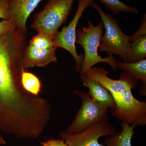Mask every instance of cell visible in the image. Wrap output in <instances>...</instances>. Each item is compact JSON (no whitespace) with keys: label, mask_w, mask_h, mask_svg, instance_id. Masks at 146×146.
Wrapping results in <instances>:
<instances>
[{"label":"cell","mask_w":146,"mask_h":146,"mask_svg":"<svg viewBox=\"0 0 146 146\" xmlns=\"http://www.w3.org/2000/svg\"><path fill=\"white\" fill-rule=\"evenodd\" d=\"M27 34L16 28L0 34V130H20L35 121L44 99L26 91L21 83Z\"/></svg>","instance_id":"cell-1"},{"label":"cell","mask_w":146,"mask_h":146,"mask_svg":"<svg viewBox=\"0 0 146 146\" xmlns=\"http://www.w3.org/2000/svg\"><path fill=\"white\" fill-rule=\"evenodd\" d=\"M109 74L104 68L93 67L85 76L96 80L110 92L115 104L111 115L121 124L134 127L145 126L146 102L136 99L131 92V89L137 87L139 80L125 72L118 80L110 78Z\"/></svg>","instance_id":"cell-2"},{"label":"cell","mask_w":146,"mask_h":146,"mask_svg":"<svg viewBox=\"0 0 146 146\" xmlns=\"http://www.w3.org/2000/svg\"><path fill=\"white\" fill-rule=\"evenodd\" d=\"M88 24V27L78 29L76 31V44L81 46L84 50L83 63L79 72L80 77L85 76L97 63H107L113 70H117V61L115 58L111 56L102 58L98 53L103 29L104 28L102 22H100L97 25L95 26L91 21H89Z\"/></svg>","instance_id":"cell-3"},{"label":"cell","mask_w":146,"mask_h":146,"mask_svg":"<svg viewBox=\"0 0 146 146\" xmlns=\"http://www.w3.org/2000/svg\"><path fill=\"white\" fill-rule=\"evenodd\" d=\"M91 6L99 13L106 30L105 33L100 40V51L105 52L111 56L113 54L118 56L122 62L127 63L130 52V35L124 34L117 20L105 13L98 3L94 1Z\"/></svg>","instance_id":"cell-4"},{"label":"cell","mask_w":146,"mask_h":146,"mask_svg":"<svg viewBox=\"0 0 146 146\" xmlns=\"http://www.w3.org/2000/svg\"><path fill=\"white\" fill-rule=\"evenodd\" d=\"M75 0H48L41 11L35 15L31 27L54 39L60 27L68 19Z\"/></svg>","instance_id":"cell-5"},{"label":"cell","mask_w":146,"mask_h":146,"mask_svg":"<svg viewBox=\"0 0 146 146\" xmlns=\"http://www.w3.org/2000/svg\"><path fill=\"white\" fill-rule=\"evenodd\" d=\"M73 94L80 98L81 106L65 133H76L108 119V110L92 99L88 93L76 89Z\"/></svg>","instance_id":"cell-6"},{"label":"cell","mask_w":146,"mask_h":146,"mask_svg":"<svg viewBox=\"0 0 146 146\" xmlns=\"http://www.w3.org/2000/svg\"><path fill=\"white\" fill-rule=\"evenodd\" d=\"M94 0H79L78 7L74 16L68 26L63 27L61 31L55 35L53 42L57 48H60L68 51L75 60V69L77 72L81 70L84 58L82 54L78 55L76 47V27L82 16L84 11L91 6Z\"/></svg>","instance_id":"cell-7"},{"label":"cell","mask_w":146,"mask_h":146,"mask_svg":"<svg viewBox=\"0 0 146 146\" xmlns=\"http://www.w3.org/2000/svg\"><path fill=\"white\" fill-rule=\"evenodd\" d=\"M117 132L116 128L108 120L102 121L76 133L62 131L59 134L68 146H105L99 140L102 137L113 135Z\"/></svg>","instance_id":"cell-8"},{"label":"cell","mask_w":146,"mask_h":146,"mask_svg":"<svg viewBox=\"0 0 146 146\" xmlns=\"http://www.w3.org/2000/svg\"><path fill=\"white\" fill-rule=\"evenodd\" d=\"M10 20L14 22L16 29L27 34L26 23L31 13L42 0H8Z\"/></svg>","instance_id":"cell-9"},{"label":"cell","mask_w":146,"mask_h":146,"mask_svg":"<svg viewBox=\"0 0 146 146\" xmlns=\"http://www.w3.org/2000/svg\"><path fill=\"white\" fill-rule=\"evenodd\" d=\"M58 48L53 47L44 49L34 48L29 45L24 52L23 64L24 70L33 67H46L51 63L57 61L56 50Z\"/></svg>","instance_id":"cell-10"},{"label":"cell","mask_w":146,"mask_h":146,"mask_svg":"<svg viewBox=\"0 0 146 146\" xmlns=\"http://www.w3.org/2000/svg\"><path fill=\"white\" fill-rule=\"evenodd\" d=\"M84 86L89 89L88 92L92 99L108 109L115 107V101L111 94L104 86L93 79L84 76L80 77Z\"/></svg>","instance_id":"cell-11"},{"label":"cell","mask_w":146,"mask_h":146,"mask_svg":"<svg viewBox=\"0 0 146 146\" xmlns=\"http://www.w3.org/2000/svg\"><path fill=\"white\" fill-rule=\"evenodd\" d=\"M121 131L106 137L104 143L105 146H132L131 139L135 127L127 124H121Z\"/></svg>","instance_id":"cell-12"},{"label":"cell","mask_w":146,"mask_h":146,"mask_svg":"<svg viewBox=\"0 0 146 146\" xmlns=\"http://www.w3.org/2000/svg\"><path fill=\"white\" fill-rule=\"evenodd\" d=\"M117 68L127 73L137 80H141L143 85H146V59L135 63L117 62Z\"/></svg>","instance_id":"cell-13"},{"label":"cell","mask_w":146,"mask_h":146,"mask_svg":"<svg viewBox=\"0 0 146 146\" xmlns=\"http://www.w3.org/2000/svg\"><path fill=\"white\" fill-rule=\"evenodd\" d=\"M146 57V35L139 36L131 42L127 63L139 62Z\"/></svg>","instance_id":"cell-14"},{"label":"cell","mask_w":146,"mask_h":146,"mask_svg":"<svg viewBox=\"0 0 146 146\" xmlns=\"http://www.w3.org/2000/svg\"><path fill=\"white\" fill-rule=\"evenodd\" d=\"M21 83L26 91L35 96H39L42 84L39 78L33 73L25 71L22 72Z\"/></svg>","instance_id":"cell-15"},{"label":"cell","mask_w":146,"mask_h":146,"mask_svg":"<svg viewBox=\"0 0 146 146\" xmlns=\"http://www.w3.org/2000/svg\"><path fill=\"white\" fill-rule=\"evenodd\" d=\"M102 3L114 14L125 13L136 14L138 11L136 8L125 4L120 0H100Z\"/></svg>","instance_id":"cell-16"},{"label":"cell","mask_w":146,"mask_h":146,"mask_svg":"<svg viewBox=\"0 0 146 146\" xmlns=\"http://www.w3.org/2000/svg\"><path fill=\"white\" fill-rule=\"evenodd\" d=\"M29 45L36 48L44 49L56 47L53 42V39L43 33H38L36 36H33L30 41Z\"/></svg>","instance_id":"cell-17"},{"label":"cell","mask_w":146,"mask_h":146,"mask_svg":"<svg viewBox=\"0 0 146 146\" xmlns=\"http://www.w3.org/2000/svg\"><path fill=\"white\" fill-rule=\"evenodd\" d=\"M0 18L5 20H10L8 0H0Z\"/></svg>","instance_id":"cell-18"},{"label":"cell","mask_w":146,"mask_h":146,"mask_svg":"<svg viewBox=\"0 0 146 146\" xmlns=\"http://www.w3.org/2000/svg\"><path fill=\"white\" fill-rule=\"evenodd\" d=\"M146 35V15L144 16L141 27L137 31L132 35H130L129 42H132L139 36Z\"/></svg>","instance_id":"cell-19"},{"label":"cell","mask_w":146,"mask_h":146,"mask_svg":"<svg viewBox=\"0 0 146 146\" xmlns=\"http://www.w3.org/2000/svg\"><path fill=\"white\" fill-rule=\"evenodd\" d=\"M16 26L11 20H4L0 22V34L16 28Z\"/></svg>","instance_id":"cell-20"},{"label":"cell","mask_w":146,"mask_h":146,"mask_svg":"<svg viewBox=\"0 0 146 146\" xmlns=\"http://www.w3.org/2000/svg\"><path fill=\"white\" fill-rule=\"evenodd\" d=\"M42 146H68L63 139H56L52 138L46 141L40 142Z\"/></svg>","instance_id":"cell-21"},{"label":"cell","mask_w":146,"mask_h":146,"mask_svg":"<svg viewBox=\"0 0 146 146\" xmlns=\"http://www.w3.org/2000/svg\"><path fill=\"white\" fill-rule=\"evenodd\" d=\"M6 143V142L5 140L3 137L2 135L0 133V146L4 145H5Z\"/></svg>","instance_id":"cell-22"}]
</instances>
